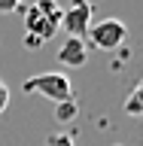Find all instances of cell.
Segmentation results:
<instances>
[{
    "label": "cell",
    "mask_w": 143,
    "mask_h": 146,
    "mask_svg": "<svg viewBox=\"0 0 143 146\" xmlns=\"http://www.w3.org/2000/svg\"><path fill=\"white\" fill-rule=\"evenodd\" d=\"M61 12L64 6L58 0H37L25 9V43L43 46L61 31Z\"/></svg>",
    "instance_id": "cell-1"
},
{
    "label": "cell",
    "mask_w": 143,
    "mask_h": 146,
    "mask_svg": "<svg viewBox=\"0 0 143 146\" xmlns=\"http://www.w3.org/2000/svg\"><path fill=\"white\" fill-rule=\"evenodd\" d=\"M21 91L25 94H43V98L55 100V104H61V100H70L73 98V82L70 76H64V73H34V76H27L21 82Z\"/></svg>",
    "instance_id": "cell-2"
},
{
    "label": "cell",
    "mask_w": 143,
    "mask_h": 146,
    "mask_svg": "<svg viewBox=\"0 0 143 146\" xmlns=\"http://www.w3.org/2000/svg\"><path fill=\"white\" fill-rule=\"evenodd\" d=\"M125 36H128V27L119 18H104V21L88 27V46L91 49H100V52L119 49V46L125 43Z\"/></svg>",
    "instance_id": "cell-3"
},
{
    "label": "cell",
    "mask_w": 143,
    "mask_h": 146,
    "mask_svg": "<svg viewBox=\"0 0 143 146\" xmlns=\"http://www.w3.org/2000/svg\"><path fill=\"white\" fill-rule=\"evenodd\" d=\"M91 27V3L88 0H73L70 6L61 12V31L67 36H85Z\"/></svg>",
    "instance_id": "cell-4"
},
{
    "label": "cell",
    "mask_w": 143,
    "mask_h": 146,
    "mask_svg": "<svg viewBox=\"0 0 143 146\" xmlns=\"http://www.w3.org/2000/svg\"><path fill=\"white\" fill-rule=\"evenodd\" d=\"M88 43L79 40V36H67L58 49V61L64 67H82V64H88Z\"/></svg>",
    "instance_id": "cell-5"
},
{
    "label": "cell",
    "mask_w": 143,
    "mask_h": 146,
    "mask_svg": "<svg viewBox=\"0 0 143 146\" xmlns=\"http://www.w3.org/2000/svg\"><path fill=\"white\" fill-rule=\"evenodd\" d=\"M76 116H79V104H76L73 98L55 104V119H58V122H73Z\"/></svg>",
    "instance_id": "cell-6"
},
{
    "label": "cell",
    "mask_w": 143,
    "mask_h": 146,
    "mask_svg": "<svg viewBox=\"0 0 143 146\" xmlns=\"http://www.w3.org/2000/svg\"><path fill=\"white\" fill-rule=\"evenodd\" d=\"M125 113L128 116H143V82L137 85L131 94H128V100H125Z\"/></svg>",
    "instance_id": "cell-7"
},
{
    "label": "cell",
    "mask_w": 143,
    "mask_h": 146,
    "mask_svg": "<svg viewBox=\"0 0 143 146\" xmlns=\"http://www.w3.org/2000/svg\"><path fill=\"white\" fill-rule=\"evenodd\" d=\"M46 146H76V143L70 140V134H64V131H61V134H52V137H49Z\"/></svg>",
    "instance_id": "cell-8"
},
{
    "label": "cell",
    "mask_w": 143,
    "mask_h": 146,
    "mask_svg": "<svg viewBox=\"0 0 143 146\" xmlns=\"http://www.w3.org/2000/svg\"><path fill=\"white\" fill-rule=\"evenodd\" d=\"M25 0H0V15H9V12H15Z\"/></svg>",
    "instance_id": "cell-9"
},
{
    "label": "cell",
    "mask_w": 143,
    "mask_h": 146,
    "mask_svg": "<svg viewBox=\"0 0 143 146\" xmlns=\"http://www.w3.org/2000/svg\"><path fill=\"white\" fill-rule=\"evenodd\" d=\"M9 98H12V94H9V85L3 79H0V113H3V110L9 107Z\"/></svg>",
    "instance_id": "cell-10"
}]
</instances>
